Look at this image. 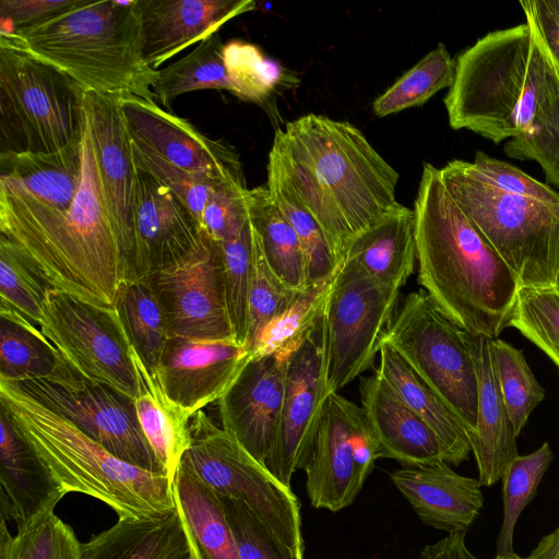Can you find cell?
<instances>
[{"label": "cell", "instance_id": "obj_48", "mask_svg": "<svg viewBox=\"0 0 559 559\" xmlns=\"http://www.w3.org/2000/svg\"><path fill=\"white\" fill-rule=\"evenodd\" d=\"M226 69L241 92L242 100L264 103L280 85L286 83L284 68L263 56L253 44L231 40L224 44Z\"/></svg>", "mask_w": 559, "mask_h": 559}, {"label": "cell", "instance_id": "obj_14", "mask_svg": "<svg viewBox=\"0 0 559 559\" xmlns=\"http://www.w3.org/2000/svg\"><path fill=\"white\" fill-rule=\"evenodd\" d=\"M378 459L379 444L361 407L331 392L304 469L312 507L336 512L350 506Z\"/></svg>", "mask_w": 559, "mask_h": 559}, {"label": "cell", "instance_id": "obj_5", "mask_svg": "<svg viewBox=\"0 0 559 559\" xmlns=\"http://www.w3.org/2000/svg\"><path fill=\"white\" fill-rule=\"evenodd\" d=\"M443 103L452 129L498 144L531 130L556 72L531 23L496 29L457 58Z\"/></svg>", "mask_w": 559, "mask_h": 559}, {"label": "cell", "instance_id": "obj_9", "mask_svg": "<svg viewBox=\"0 0 559 559\" xmlns=\"http://www.w3.org/2000/svg\"><path fill=\"white\" fill-rule=\"evenodd\" d=\"M406 365L460 417L469 438L477 423V378L464 330L424 290L406 296L383 335Z\"/></svg>", "mask_w": 559, "mask_h": 559}, {"label": "cell", "instance_id": "obj_17", "mask_svg": "<svg viewBox=\"0 0 559 559\" xmlns=\"http://www.w3.org/2000/svg\"><path fill=\"white\" fill-rule=\"evenodd\" d=\"M121 109L133 141L186 171L215 181L243 180L235 148L213 140L156 100L127 96Z\"/></svg>", "mask_w": 559, "mask_h": 559}, {"label": "cell", "instance_id": "obj_13", "mask_svg": "<svg viewBox=\"0 0 559 559\" xmlns=\"http://www.w3.org/2000/svg\"><path fill=\"white\" fill-rule=\"evenodd\" d=\"M38 328L81 376L135 399L131 344L115 309L49 288Z\"/></svg>", "mask_w": 559, "mask_h": 559}, {"label": "cell", "instance_id": "obj_35", "mask_svg": "<svg viewBox=\"0 0 559 559\" xmlns=\"http://www.w3.org/2000/svg\"><path fill=\"white\" fill-rule=\"evenodd\" d=\"M115 310L129 342L152 373H157L169 337L163 308L146 278L126 280Z\"/></svg>", "mask_w": 559, "mask_h": 559}, {"label": "cell", "instance_id": "obj_33", "mask_svg": "<svg viewBox=\"0 0 559 559\" xmlns=\"http://www.w3.org/2000/svg\"><path fill=\"white\" fill-rule=\"evenodd\" d=\"M249 222L273 273L289 288L305 290L307 267L299 238L263 186L246 192Z\"/></svg>", "mask_w": 559, "mask_h": 559}, {"label": "cell", "instance_id": "obj_59", "mask_svg": "<svg viewBox=\"0 0 559 559\" xmlns=\"http://www.w3.org/2000/svg\"><path fill=\"white\" fill-rule=\"evenodd\" d=\"M191 559H198L194 551H193V556L191 557Z\"/></svg>", "mask_w": 559, "mask_h": 559}, {"label": "cell", "instance_id": "obj_34", "mask_svg": "<svg viewBox=\"0 0 559 559\" xmlns=\"http://www.w3.org/2000/svg\"><path fill=\"white\" fill-rule=\"evenodd\" d=\"M224 44L217 33L200 41L179 60L157 70L153 92L168 107L181 94L200 90H224L241 99L223 57Z\"/></svg>", "mask_w": 559, "mask_h": 559}, {"label": "cell", "instance_id": "obj_40", "mask_svg": "<svg viewBox=\"0 0 559 559\" xmlns=\"http://www.w3.org/2000/svg\"><path fill=\"white\" fill-rule=\"evenodd\" d=\"M266 188L299 238L306 259L307 286L332 275L341 262L336 259L323 230L298 202L282 175L270 164Z\"/></svg>", "mask_w": 559, "mask_h": 559}, {"label": "cell", "instance_id": "obj_20", "mask_svg": "<svg viewBox=\"0 0 559 559\" xmlns=\"http://www.w3.org/2000/svg\"><path fill=\"white\" fill-rule=\"evenodd\" d=\"M287 355L250 358L217 401L222 428L263 465L278 432Z\"/></svg>", "mask_w": 559, "mask_h": 559}, {"label": "cell", "instance_id": "obj_44", "mask_svg": "<svg viewBox=\"0 0 559 559\" xmlns=\"http://www.w3.org/2000/svg\"><path fill=\"white\" fill-rule=\"evenodd\" d=\"M552 64L555 84L542 103L531 130L509 140L503 151L509 157L536 162L547 182L559 189V68Z\"/></svg>", "mask_w": 559, "mask_h": 559}, {"label": "cell", "instance_id": "obj_18", "mask_svg": "<svg viewBox=\"0 0 559 559\" xmlns=\"http://www.w3.org/2000/svg\"><path fill=\"white\" fill-rule=\"evenodd\" d=\"M84 110L104 200L129 273L138 185L133 140L119 97L85 92Z\"/></svg>", "mask_w": 559, "mask_h": 559}, {"label": "cell", "instance_id": "obj_12", "mask_svg": "<svg viewBox=\"0 0 559 559\" xmlns=\"http://www.w3.org/2000/svg\"><path fill=\"white\" fill-rule=\"evenodd\" d=\"M12 383L73 423L117 457L166 475L141 430L131 397L81 376L67 361L48 378Z\"/></svg>", "mask_w": 559, "mask_h": 559}, {"label": "cell", "instance_id": "obj_50", "mask_svg": "<svg viewBox=\"0 0 559 559\" xmlns=\"http://www.w3.org/2000/svg\"><path fill=\"white\" fill-rule=\"evenodd\" d=\"M133 152L136 165L169 188L201 224L207 199L214 188L224 181H215L176 167L134 141Z\"/></svg>", "mask_w": 559, "mask_h": 559}, {"label": "cell", "instance_id": "obj_39", "mask_svg": "<svg viewBox=\"0 0 559 559\" xmlns=\"http://www.w3.org/2000/svg\"><path fill=\"white\" fill-rule=\"evenodd\" d=\"M338 267L325 280L302 290L285 312L262 330L250 348V358L288 354L301 342L324 316Z\"/></svg>", "mask_w": 559, "mask_h": 559}, {"label": "cell", "instance_id": "obj_31", "mask_svg": "<svg viewBox=\"0 0 559 559\" xmlns=\"http://www.w3.org/2000/svg\"><path fill=\"white\" fill-rule=\"evenodd\" d=\"M380 361L374 369L392 386L401 400L436 433L443 459L460 465L472 452L469 432L451 407L430 389L386 344H381Z\"/></svg>", "mask_w": 559, "mask_h": 559}, {"label": "cell", "instance_id": "obj_38", "mask_svg": "<svg viewBox=\"0 0 559 559\" xmlns=\"http://www.w3.org/2000/svg\"><path fill=\"white\" fill-rule=\"evenodd\" d=\"M1 516L0 559H81L82 543L55 513L46 511L17 526L11 535Z\"/></svg>", "mask_w": 559, "mask_h": 559}, {"label": "cell", "instance_id": "obj_10", "mask_svg": "<svg viewBox=\"0 0 559 559\" xmlns=\"http://www.w3.org/2000/svg\"><path fill=\"white\" fill-rule=\"evenodd\" d=\"M190 436L181 462L217 495L245 502L284 543L304 554L300 507L292 488L203 411L191 418Z\"/></svg>", "mask_w": 559, "mask_h": 559}, {"label": "cell", "instance_id": "obj_37", "mask_svg": "<svg viewBox=\"0 0 559 559\" xmlns=\"http://www.w3.org/2000/svg\"><path fill=\"white\" fill-rule=\"evenodd\" d=\"M455 68L456 61L439 43L373 100V114L382 118L425 104L439 91L452 86Z\"/></svg>", "mask_w": 559, "mask_h": 559}, {"label": "cell", "instance_id": "obj_42", "mask_svg": "<svg viewBox=\"0 0 559 559\" xmlns=\"http://www.w3.org/2000/svg\"><path fill=\"white\" fill-rule=\"evenodd\" d=\"M219 246L223 287L230 326L235 341L246 346L253 258V239L249 218L237 234L219 242Z\"/></svg>", "mask_w": 559, "mask_h": 559}, {"label": "cell", "instance_id": "obj_57", "mask_svg": "<svg viewBox=\"0 0 559 559\" xmlns=\"http://www.w3.org/2000/svg\"><path fill=\"white\" fill-rule=\"evenodd\" d=\"M493 559H528V557H521L514 552L510 556H496Z\"/></svg>", "mask_w": 559, "mask_h": 559}, {"label": "cell", "instance_id": "obj_46", "mask_svg": "<svg viewBox=\"0 0 559 559\" xmlns=\"http://www.w3.org/2000/svg\"><path fill=\"white\" fill-rule=\"evenodd\" d=\"M510 326L542 349L559 369V292L522 287Z\"/></svg>", "mask_w": 559, "mask_h": 559}, {"label": "cell", "instance_id": "obj_11", "mask_svg": "<svg viewBox=\"0 0 559 559\" xmlns=\"http://www.w3.org/2000/svg\"><path fill=\"white\" fill-rule=\"evenodd\" d=\"M401 289L381 284L343 258L325 307L326 376L338 392L373 366Z\"/></svg>", "mask_w": 559, "mask_h": 559}, {"label": "cell", "instance_id": "obj_16", "mask_svg": "<svg viewBox=\"0 0 559 559\" xmlns=\"http://www.w3.org/2000/svg\"><path fill=\"white\" fill-rule=\"evenodd\" d=\"M146 281L163 308L169 337L235 340L225 302L221 246L204 231L193 250Z\"/></svg>", "mask_w": 559, "mask_h": 559}, {"label": "cell", "instance_id": "obj_28", "mask_svg": "<svg viewBox=\"0 0 559 559\" xmlns=\"http://www.w3.org/2000/svg\"><path fill=\"white\" fill-rule=\"evenodd\" d=\"M383 285L401 289L417 261L414 210L399 202L349 241L344 257Z\"/></svg>", "mask_w": 559, "mask_h": 559}, {"label": "cell", "instance_id": "obj_41", "mask_svg": "<svg viewBox=\"0 0 559 559\" xmlns=\"http://www.w3.org/2000/svg\"><path fill=\"white\" fill-rule=\"evenodd\" d=\"M552 460V451L545 442L536 451L518 455L504 469L502 481L503 519L497 537L496 556H510L513 536L522 511L534 498L537 487Z\"/></svg>", "mask_w": 559, "mask_h": 559}, {"label": "cell", "instance_id": "obj_22", "mask_svg": "<svg viewBox=\"0 0 559 559\" xmlns=\"http://www.w3.org/2000/svg\"><path fill=\"white\" fill-rule=\"evenodd\" d=\"M254 8L253 0H139L144 59L156 70Z\"/></svg>", "mask_w": 559, "mask_h": 559}, {"label": "cell", "instance_id": "obj_1", "mask_svg": "<svg viewBox=\"0 0 559 559\" xmlns=\"http://www.w3.org/2000/svg\"><path fill=\"white\" fill-rule=\"evenodd\" d=\"M323 230L336 259L393 207L399 173L348 121L308 114L275 132L269 163Z\"/></svg>", "mask_w": 559, "mask_h": 559}, {"label": "cell", "instance_id": "obj_53", "mask_svg": "<svg viewBox=\"0 0 559 559\" xmlns=\"http://www.w3.org/2000/svg\"><path fill=\"white\" fill-rule=\"evenodd\" d=\"M81 0H0V17L9 29L25 28L47 21L76 5Z\"/></svg>", "mask_w": 559, "mask_h": 559}, {"label": "cell", "instance_id": "obj_7", "mask_svg": "<svg viewBox=\"0 0 559 559\" xmlns=\"http://www.w3.org/2000/svg\"><path fill=\"white\" fill-rule=\"evenodd\" d=\"M442 181L468 221L518 276L522 287L554 288L559 273V203L495 189L453 159Z\"/></svg>", "mask_w": 559, "mask_h": 559}, {"label": "cell", "instance_id": "obj_56", "mask_svg": "<svg viewBox=\"0 0 559 559\" xmlns=\"http://www.w3.org/2000/svg\"><path fill=\"white\" fill-rule=\"evenodd\" d=\"M528 559H559V526L540 539Z\"/></svg>", "mask_w": 559, "mask_h": 559}, {"label": "cell", "instance_id": "obj_52", "mask_svg": "<svg viewBox=\"0 0 559 559\" xmlns=\"http://www.w3.org/2000/svg\"><path fill=\"white\" fill-rule=\"evenodd\" d=\"M245 180H227L218 183L205 204L202 230L217 242L235 234L248 221Z\"/></svg>", "mask_w": 559, "mask_h": 559}, {"label": "cell", "instance_id": "obj_58", "mask_svg": "<svg viewBox=\"0 0 559 559\" xmlns=\"http://www.w3.org/2000/svg\"><path fill=\"white\" fill-rule=\"evenodd\" d=\"M557 292H559V273H558V276H557V282H556V285L554 287Z\"/></svg>", "mask_w": 559, "mask_h": 559}, {"label": "cell", "instance_id": "obj_55", "mask_svg": "<svg viewBox=\"0 0 559 559\" xmlns=\"http://www.w3.org/2000/svg\"><path fill=\"white\" fill-rule=\"evenodd\" d=\"M466 532L448 534L442 539L426 545L418 559H478L467 548Z\"/></svg>", "mask_w": 559, "mask_h": 559}, {"label": "cell", "instance_id": "obj_6", "mask_svg": "<svg viewBox=\"0 0 559 559\" xmlns=\"http://www.w3.org/2000/svg\"><path fill=\"white\" fill-rule=\"evenodd\" d=\"M0 407L64 493L100 500L118 519H159L177 510L167 475L132 465L14 383L0 379Z\"/></svg>", "mask_w": 559, "mask_h": 559}, {"label": "cell", "instance_id": "obj_23", "mask_svg": "<svg viewBox=\"0 0 559 559\" xmlns=\"http://www.w3.org/2000/svg\"><path fill=\"white\" fill-rule=\"evenodd\" d=\"M390 478L421 522L449 534L467 532L484 506L478 478L457 474L444 461L404 466Z\"/></svg>", "mask_w": 559, "mask_h": 559}, {"label": "cell", "instance_id": "obj_4", "mask_svg": "<svg viewBox=\"0 0 559 559\" xmlns=\"http://www.w3.org/2000/svg\"><path fill=\"white\" fill-rule=\"evenodd\" d=\"M0 41L56 67L85 92L156 100L157 70L143 56L139 0L87 1Z\"/></svg>", "mask_w": 559, "mask_h": 559}, {"label": "cell", "instance_id": "obj_36", "mask_svg": "<svg viewBox=\"0 0 559 559\" xmlns=\"http://www.w3.org/2000/svg\"><path fill=\"white\" fill-rule=\"evenodd\" d=\"M0 379L48 378L64 359L38 326L24 317L0 312Z\"/></svg>", "mask_w": 559, "mask_h": 559}, {"label": "cell", "instance_id": "obj_29", "mask_svg": "<svg viewBox=\"0 0 559 559\" xmlns=\"http://www.w3.org/2000/svg\"><path fill=\"white\" fill-rule=\"evenodd\" d=\"M193 548L178 511L159 519H118L82 543L81 559H191Z\"/></svg>", "mask_w": 559, "mask_h": 559}, {"label": "cell", "instance_id": "obj_54", "mask_svg": "<svg viewBox=\"0 0 559 559\" xmlns=\"http://www.w3.org/2000/svg\"><path fill=\"white\" fill-rule=\"evenodd\" d=\"M519 3L526 22L532 24L550 59L559 68V0H522Z\"/></svg>", "mask_w": 559, "mask_h": 559}, {"label": "cell", "instance_id": "obj_45", "mask_svg": "<svg viewBox=\"0 0 559 559\" xmlns=\"http://www.w3.org/2000/svg\"><path fill=\"white\" fill-rule=\"evenodd\" d=\"M49 288L15 246L1 236L0 312L20 314L38 326Z\"/></svg>", "mask_w": 559, "mask_h": 559}, {"label": "cell", "instance_id": "obj_49", "mask_svg": "<svg viewBox=\"0 0 559 559\" xmlns=\"http://www.w3.org/2000/svg\"><path fill=\"white\" fill-rule=\"evenodd\" d=\"M219 498L240 559H304L302 552L284 543L245 502Z\"/></svg>", "mask_w": 559, "mask_h": 559}, {"label": "cell", "instance_id": "obj_8", "mask_svg": "<svg viewBox=\"0 0 559 559\" xmlns=\"http://www.w3.org/2000/svg\"><path fill=\"white\" fill-rule=\"evenodd\" d=\"M84 94L61 70L0 41V154L53 153L80 141Z\"/></svg>", "mask_w": 559, "mask_h": 559}, {"label": "cell", "instance_id": "obj_3", "mask_svg": "<svg viewBox=\"0 0 559 559\" xmlns=\"http://www.w3.org/2000/svg\"><path fill=\"white\" fill-rule=\"evenodd\" d=\"M418 283L462 330L498 338L522 285L425 163L414 202Z\"/></svg>", "mask_w": 559, "mask_h": 559}, {"label": "cell", "instance_id": "obj_24", "mask_svg": "<svg viewBox=\"0 0 559 559\" xmlns=\"http://www.w3.org/2000/svg\"><path fill=\"white\" fill-rule=\"evenodd\" d=\"M359 394L360 407L377 439L381 457L393 459L403 466L444 461L441 443L433 430L401 400L378 371L360 380Z\"/></svg>", "mask_w": 559, "mask_h": 559}, {"label": "cell", "instance_id": "obj_51", "mask_svg": "<svg viewBox=\"0 0 559 559\" xmlns=\"http://www.w3.org/2000/svg\"><path fill=\"white\" fill-rule=\"evenodd\" d=\"M467 170L481 182L500 191L543 202L559 203V192L516 166L477 151L473 162H465Z\"/></svg>", "mask_w": 559, "mask_h": 559}, {"label": "cell", "instance_id": "obj_19", "mask_svg": "<svg viewBox=\"0 0 559 559\" xmlns=\"http://www.w3.org/2000/svg\"><path fill=\"white\" fill-rule=\"evenodd\" d=\"M136 183L133 246L127 280H144L183 258L203 235L201 224L185 203L139 166Z\"/></svg>", "mask_w": 559, "mask_h": 559}, {"label": "cell", "instance_id": "obj_21", "mask_svg": "<svg viewBox=\"0 0 559 559\" xmlns=\"http://www.w3.org/2000/svg\"><path fill=\"white\" fill-rule=\"evenodd\" d=\"M250 359L235 340L170 337L157 376L166 394L191 418L217 402Z\"/></svg>", "mask_w": 559, "mask_h": 559}, {"label": "cell", "instance_id": "obj_15", "mask_svg": "<svg viewBox=\"0 0 559 559\" xmlns=\"http://www.w3.org/2000/svg\"><path fill=\"white\" fill-rule=\"evenodd\" d=\"M330 393L323 316L287 355L278 432L265 462L270 473L287 487L294 473L308 463Z\"/></svg>", "mask_w": 559, "mask_h": 559}, {"label": "cell", "instance_id": "obj_26", "mask_svg": "<svg viewBox=\"0 0 559 559\" xmlns=\"http://www.w3.org/2000/svg\"><path fill=\"white\" fill-rule=\"evenodd\" d=\"M0 427L1 516L20 526L55 510L66 493L1 407Z\"/></svg>", "mask_w": 559, "mask_h": 559}, {"label": "cell", "instance_id": "obj_47", "mask_svg": "<svg viewBox=\"0 0 559 559\" xmlns=\"http://www.w3.org/2000/svg\"><path fill=\"white\" fill-rule=\"evenodd\" d=\"M252 239L253 258L248 300V331L246 343L249 352L262 330L285 312L301 293L286 286L273 273L253 231Z\"/></svg>", "mask_w": 559, "mask_h": 559}, {"label": "cell", "instance_id": "obj_43", "mask_svg": "<svg viewBox=\"0 0 559 559\" xmlns=\"http://www.w3.org/2000/svg\"><path fill=\"white\" fill-rule=\"evenodd\" d=\"M491 349L500 392L519 436L532 412L544 400L545 392L522 350L500 338L491 340Z\"/></svg>", "mask_w": 559, "mask_h": 559}, {"label": "cell", "instance_id": "obj_2", "mask_svg": "<svg viewBox=\"0 0 559 559\" xmlns=\"http://www.w3.org/2000/svg\"><path fill=\"white\" fill-rule=\"evenodd\" d=\"M0 231L51 288L115 309L128 267L104 200L85 110L82 177L72 205L52 210L0 189Z\"/></svg>", "mask_w": 559, "mask_h": 559}, {"label": "cell", "instance_id": "obj_32", "mask_svg": "<svg viewBox=\"0 0 559 559\" xmlns=\"http://www.w3.org/2000/svg\"><path fill=\"white\" fill-rule=\"evenodd\" d=\"M174 496L198 559H240L219 496L182 462Z\"/></svg>", "mask_w": 559, "mask_h": 559}, {"label": "cell", "instance_id": "obj_25", "mask_svg": "<svg viewBox=\"0 0 559 559\" xmlns=\"http://www.w3.org/2000/svg\"><path fill=\"white\" fill-rule=\"evenodd\" d=\"M477 378V423L471 437L478 480L492 486L501 479L507 466L519 455L516 435L498 383L491 338L464 331Z\"/></svg>", "mask_w": 559, "mask_h": 559}, {"label": "cell", "instance_id": "obj_30", "mask_svg": "<svg viewBox=\"0 0 559 559\" xmlns=\"http://www.w3.org/2000/svg\"><path fill=\"white\" fill-rule=\"evenodd\" d=\"M131 357L138 379V395L133 402L139 425L174 484L177 469L190 444L191 417L166 394L157 373H152L146 368L132 345Z\"/></svg>", "mask_w": 559, "mask_h": 559}, {"label": "cell", "instance_id": "obj_27", "mask_svg": "<svg viewBox=\"0 0 559 559\" xmlns=\"http://www.w3.org/2000/svg\"><path fill=\"white\" fill-rule=\"evenodd\" d=\"M81 177L82 136L53 153L0 154V189L52 210L72 205Z\"/></svg>", "mask_w": 559, "mask_h": 559}]
</instances>
